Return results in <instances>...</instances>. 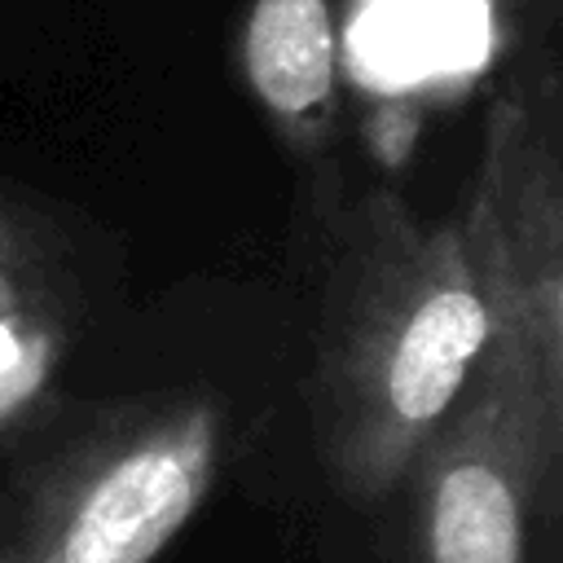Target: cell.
I'll return each instance as SVG.
<instances>
[{
  "instance_id": "obj_1",
  "label": "cell",
  "mask_w": 563,
  "mask_h": 563,
  "mask_svg": "<svg viewBox=\"0 0 563 563\" xmlns=\"http://www.w3.org/2000/svg\"><path fill=\"white\" fill-rule=\"evenodd\" d=\"M488 299L462 211L422 220L396 194L352 207L325 273L312 352V435L339 497L374 506L466 387Z\"/></svg>"
},
{
  "instance_id": "obj_2",
  "label": "cell",
  "mask_w": 563,
  "mask_h": 563,
  "mask_svg": "<svg viewBox=\"0 0 563 563\" xmlns=\"http://www.w3.org/2000/svg\"><path fill=\"white\" fill-rule=\"evenodd\" d=\"M224 453L211 391L119 400L57 435L0 501V563H154L207 501Z\"/></svg>"
},
{
  "instance_id": "obj_3",
  "label": "cell",
  "mask_w": 563,
  "mask_h": 563,
  "mask_svg": "<svg viewBox=\"0 0 563 563\" xmlns=\"http://www.w3.org/2000/svg\"><path fill=\"white\" fill-rule=\"evenodd\" d=\"M559 457L563 383L488 330L466 387L400 479L409 563H528Z\"/></svg>"
},
{
  "instance_id": "obj_4",
  "label": "cell",
  "mask_w": 563,
  "mask_h": 563,
  "mask_svg": "<svg viewBox=\"0 0 563 563\" xmlns=\"http://www.w3.org/2000/svg\"><path fill=\"white\" fill-rule=\"evenodd\" d=\"M488 330L515 339L563 383V141L554 70L515 79L484 119V150L462 207Z\"/></svg>"
},
{
  "instance_id": "obj_5",
  "label": "cell",
  "mask_w": 563,
  "mask_h": 563,
  "mask_svg": "<svg viewBox=\"0 0 563 563\" xmlns=\"http://www.w3.org/2000/svg\"><path fill=\"white\" fill-rule=\"evenodd\" d=\"M246 84L295 154H317L339 114L334 22L325 0H251L242 26Z\"/></svg>"
},
{
  "instance_id": "obj_6",
  "label": "cell",
  "mask_w": 563,
  "mask_h": 563,
  "mask_svg": "<svg viewBox=\"0 0 563 563\" xmlns=\"http://www.w3.org/2000/svg\"><path fill=\"white\" fill-rule=\"evenodd\" d=\"M66 339H70L66 312L0 317V435L31 418V409L53 383Z\"/></svg>"
},
{
  "instance_id": "obj_7",
  "label": "cell",
  "mask_w": 563,
  "mask_h": 563,
  "mask_svg": "<svg viewBox=\"0 0 563 563\" xmlns=\"http://www.w3.org/2000/svg\"><path fill=\"white\" fill-rule=\"evenodd\" d=\"M66 312V282L44 229L0 198V317Z\"/></svg>"
}]
</instances>
